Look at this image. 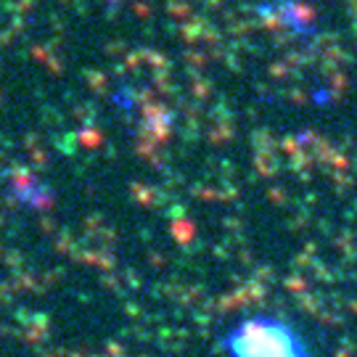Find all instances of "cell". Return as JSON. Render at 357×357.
<instances>
[{"label": "cell", "instance_id": "1", "mask_svg": "<svg viewBox=\"0 0 357 357\" xmlns=\"http://www.w3.org/2000/svg\"><path fill=\"white\" fill-rule=\"evenodd\" d=\"M222 357H318L310 333L275 310H255L236 318L217 339Z\"/></svg>", "mask_w": 357, "mask_h": 357}]
</instances>
